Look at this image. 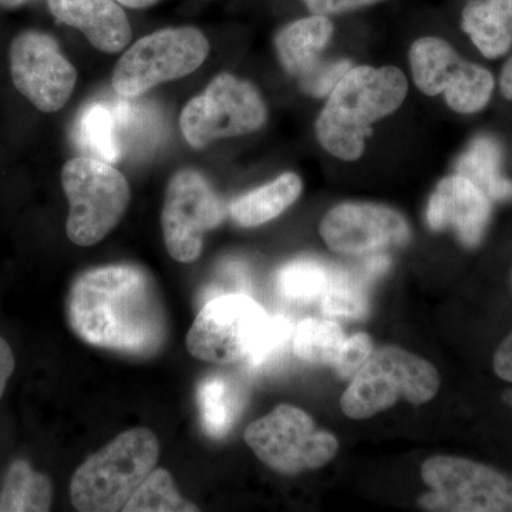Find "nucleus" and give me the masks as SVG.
Segmentation results:
<instances>
[{"label": "nucleus", "instance_id": "f257e3e1", "mask_svg": "<svg viewBox=\"0 0 512 512\" xmlns=\"http://www.w3.org/2000/svg\"><path fill=\"white\" fill-rule=\"evenodd\" d=\"M74 335L123 355H157L168 336L164 303L153 278L137 265L89 269L74 279L66 302Z\"/></svg>", "mask_w": 512, "mask_h": 512}, {"label": "nucleus", "instance_id": "f03ea898", "mask_svg": "<svg viewBox=\"0 0 512 512\" xmlns=\"http://www.w3.org/2000/svg\"><path fill=\"white\" fill-rule=\"evenodd\" d=\"M407 89L406 76L396 67H353L336 84L319 114V143L340 160H357L373 124L402 106Z\"/></svg>", "mask_w": 512, "mask_h": 512}, {"label": "nucleus", "instance_id": "7ed1b4c3", "mask_svg": "<svg viewBox=\"0 0 512 512\" xmlns=\"http://www.w3.org/2000/svg\"><path fill=\"white\" fill-rule=\"evenodd\" d=\"M160 444L153 431H124L77 468L70 497L77 511H123L148 474L157 466Z\"/></svg>", "mask_w": 512, "mask_h": 512}, {"label": "nucleus", "instance_id": "20e7f679", "mask_svg": "<svg viewBox=\"0 0 512 512\" xmlns=\"http://www.w3.org/2000/svg\"><path fill=\"white\" fill-rule=\"evenodd\" d=\"M440 375L423 357L399 346L373 350L340 397L349 419L363 420L390 409L400 399L424 404L436 397Z\"/></svg>", "mask_w": 512, "mask_h": 512}, {"label": "nucleus", "instance_id": "39448f33", "mask_svg": "<svg viewBox=\"0 0 512 512\" xmlns=\"http://www.w3.org/2000/svg\"><path fill=\"white\" fill-rule=\"evenodd\" d=\"M64 194L69 201L66 234L79 247L103 241L126 214L130 185L123 174L106 161L76 157L62 170Z\"/></svg>", "mask_w": 512, "mask_h": 512}, {"label": "nucleus", "instance_id": "423d86ee", "mask_svg": "<svg viewBox=\"0 0 512 512\" xmlns=\"http://www.w3.org/2000/svg\"><path fill=\"white\" fill-rule=\"evenodd\" d=\"M272 316L245 293H222L202 306L187 335L192 356L215 365L248 362L264 342Z\"/></svg>", "mask_w": 512, "mask_h": 512}, {"label": "nucleus", "instance_id": "0eeeda50", "mask_svg": "<svg viewBox=\"0 0 512 512\" xmlns=\"http://www.w3.org/2000/svg\"><path fill=\"white\" fill-rule=\"evenodd\" d=\"M244 439L265 466L288 476L318 470L339 451L332 433L318 429L308 413L291 404H279L249 424Z\"/></svg>", "mask_w": 512, "mask_h": 512}, {"label": "nucleus", "instance_id": "6e6552de", "mask_svg": "<svg viewBox=\"0 0 512 512\" xmlns=\"http://www.w3.org/2000/svg\"><path fill=\"white\" fill-rule=\"evenodd\" d=\"M430 488L419 505L433 512H512V476L470 458L434 456L421 466Z\"/></svg>", "mask_w": 512, "mask_h": 512}, {"label": "nucleus", "instance_id": "1a4fd4ad", "mask_svg": "<svg viewBox=\"0 0 512 512\" xmlns=\"http://www.w3.org/2000/svg\"><path fill=\"white\" fill-rule=\"evenodd\" d=\"M210 43L195 28L164 29L141 37L121 56L113 73L120 96L134 99L158 84L181 79L198 69Z\"/></svg>", "mask_w": 512, "mask_h": 512}, {"label": "nucleus", "instance_id": "9d476101", "mask_svg": "<svg viewBox=\"0 0 512 512\" xmlns=\"http://www.w3.org/2000/svg\"><path fill=\"white\" fill-rule=\"evenodd\" d=\"M265 120L266 107L258 90L224 73L215 77L204 93L188 101L180 127L190 146L204 148L220 138L254 133Z\"/></svg>", "mask_w": 512, "mask_h": 512}, {"label": "nucleus", "instance_id": "9b49d317", "mask_svg": "<svg viewBox=\"0 0 512 512\" xmlns=\"http://www.w3.org/2000/svg\"><path fill=\"white\" fill-rule=\"evenodd\" d=\"M414 82L427 96H446L461 114L478 113L494 92V77L480 64L466 62L439 37H423L410 49Z\"/></svg>", "mask_w": 512, "mask_h": 512}, {"label": "nucleus", "instance_id": "f8f14e48", "mask_svg": "<svg viewBox=\"0 0 512 512\" xmlns=\"http://www.w3.org/2000/svg\"><path fill=\"white\" fill-rule=\"evenodd\" d=\"M224 218V205L208 181L197 171H178L168 183L161 212L168 254L181 264L197 261L204 235Z\"/></svg>", "mask_w": 512, "mask_h": 512}, {"label": "nucleus", "instance_id": "ddd939ff", "mask_svg": "<svg viewBox=\"0 0 512 512\" xmlns=\"http://www.w3.org/2000/svg\"><path fill=\"white\" fill-rule=\"evenodd\" d=\"M10 74L18 92L43 113L66 106L76 86L77 72L52 36L26 30L9 49Z\"/></svg>", "mask_w": 512, "mask_h": 512}, {"label": "nucleus", "instance_id": "4468645a", "mask_svg": "<svg viewBox=\"0 0 512 512\" xmlns=\"http://www.w3.org/2000/svg\"><path fill=\"white\" fill-rule=\"evenodd\" d=\"M320 237L336 254L370 255L406 244L410 228L399 211L370 202H346L320 222Z\"/></svg>", "mask_w": 512, "mask_h": 512}, {"label": "nucleus", "instance_id": "2eb2a0df", "mask_svg": "<svg viewBox=\"0 0 512 512\" xmlns=\"http://www.w3.org/2000/svg\"><path fill=\"white\" fill-rule=\"evenodd\" d=\"M490 198L464 175L444 178L429 201L427 222L434 231L453 228L466 247H477L490 221Z\"/></svg>", "mask_w": 512, "mask_h": 512}, {"label": "nucleus", "instance_id": "dca6fc26", "mask_svg": "<svg viewBox=\"0 0 512 512\" xmlns=\"http://www.w3.org/2000/svg\"><path fill=\"white\" fill-rule=\"evenodd\" d=\"M47 3L59 22L82 30L101 52H120L130 42V22L116 0H47Z\"/></svg>", "mask_w": 512, "mask_h": 512}, {"label": "nucleus", "instance_id": "f3484780", "mask_svg": "<svg viewBox=\"0 0 512 512\" xmlns=\"http://www.w3.org/2000/svg\"><path fill=\"white\" fill-rule=\"evenodd\" d=\"M202 430L220 440L234 429L247 406V389L235 377L214 373L205 377L197 389Z\"/></svg>", "mask_w": 512, "mask_h": 512}, {"label": "nucleus", "instance_id": "a211bd4d", "mask_svg": "<svg viewBox=\"0 0 512 512\" xmlns=\"http://www.w3.org/2000/svg\"><path fill=\"white\" fill-rule=\"evenodd\" d=\"M463 29L488 59L512 46V0H471L463 10Z\"/></svg>", "mask_w": 512, "mask_h": 512}, {"label": "nucleus", "instance_id": "6ab92c4d", "mask_svg": "<svg viewBox=\"0 0 512 512\" xmlns=\"http://www.w3.org/2000/svg\"><path fill=\"white\" fill-rule=\"evenodd\" d=\"M333 25L326 16L313 15L296 20L276 36L279 60L286 72L301 77L318 62L319 53L332 37Z\"/></svg>", "mask_w": 512, "mask_h": 512}, {"label": "nucleus", "instance_id": "aec40b11", "mask_svg": "<svg viewBox=\"0 0 512 512\" xmlns=\"http://www.w3.org/2000/svg\"><path fill=\"white\" fill-rule=\"evenodd\" d=\"M301 192V178L293 173H285L271 183L232 201L229 205V214L241 227H259L275 220L282 212L288 210L298 201Z\"/></svg>", "mask_w": 512, "mask_h": 512}, {"label": "nucleus", "instance_id": "412c9836", "mask_svg": "<svg viewBox=\"0 0 512 512\" xmlns=\"http://www.w3.org/2000/svg\"><path fill=\"white\" fill-rule=\"evenodd\" d=\"M370 275L365 265L356 268H332L328 288L320 299V308L326 316L345 319H363L369 313Z\"/></svg>", "mask_w": 512, "mask_h": 512}, {"label": "nucleus", "instance_id": "4be33fe9", "mask_svg": "<svg viewBox=\"0 0 512 512\" xmlns=\"http://www.w3.org/2000/svg\"><path fill=\"white\" fill-rule=\"evenodd\" d=\"M52 501L53 485L46 474L37 473L26 460L10 466L0 493V511L45 512Z\"/></svg>", "mask_w": 512, "mask_h": 512}, {"label": "nucleus", "instance_id": "5701e85b", "mask_svg": "<svg viewBox=\"0 0 512 512\" xmlns=\"http://www.w3.org/2000/svg\"><path fill=\"white\" fill-rule=\"evenodd\" d=\"M457 174L473 181L488 198H512V183L501 173V150L494 138H476L458 160Z\"/></svg>", "mask_w": 512, "mask_h": 512}, {"label": "nucleus", "instance_id": "b1692460", "mask_svg": "<svg viewBox=\"0 0 512 512\" xmlns=\"http://www.w3.org/2000/svg\"><path fill=\"white\" fill-rule=\"evenodd\" d=\"M76 140L80 148L97 160L113 163L119 160L121 144L119 117L113 107L92 104L77 121Z\"/></svg>", "mask_w": 512, "mask_h": 512}, {"label": "nucleus", "instance_id": "393cba45", "mask_svg": "<svg viewBox=\"0 0 512 512\" xmlns=\"http://www.w3.org/2000/svg\"><path fill=\"white\" fill-rule=\"evenodd\" d=\"M345 332L332 320L303 319L293 329V352L313 365H332L345 345Z\"/></svg>", "mask_w": 512, "mask_h": 512}, {"label": "nucleus", "instance_id": "a878e982", "mask_svg": "<svg viewBox=\"0 0 512 512\" xmlns=\"http://www.w3.org/2000/svg\"><path fill=\"white\" fill-rule=\"evenodd\" d=\"M332 268L316 261L302 258L289 262L279 269L275 284L285 299L298 303L320 301L330 281Z\"/></svg>", "mask_w": 512, "mask_h": 512}, {"label": "nucleus", "instance_id": "bb28decb", "mask_svg": "<svg viewBox=\"0 0 512 512\" xmlns=\"http://www.w3.org/2000/svg\"><path fill=\"white\" fill-rule=\"evenodd\" d=\"M126 512H191L197 505L178 493L173 476L164 468H154L124 505Z\"/></svg>", "mask_w": 512, "mask_h": 512}, {"label": "nucleus", "instance_id": "cd10ccee", "mask_svg": "<svg viewBox=\"0 0 512 512\" xmlns=\"http://www.w3.org/2000/svg\"><path fill=\"white\" fill-rule=\"evenodd\" d=\"M352 69L349 60H335L313 64L308 72L303 73L301 79L302 89L315 97H325L332 93L336 84Z\"/></svg>", "mask_w": 512, "mask_h": 512}, {"label": "nucleus", "instance_id": "c85d7f7f", "mask_svg": "<svg viewBox=\"0 0 512 512\" xmlns=\"http://www.w3.org/2000/svg\"><path fill=\"white\" fill-rule=\"evenodd\" d=\"M293 335V326L291 320L285 316H272L271 326L266 333L264 342L261 343L258 350L249 357L248 365L251 369H261L269 362L284 352L289 339Z\"/></svg>", "mask_w": 512, "mask_h": 512}, {"label": "nucleus", "instance_id": "c756f323", "mask_svg": "<svg viewBox=\"0 0 512 512\" xmlns=\"http://www.w3.org/2000/svg\"><path fill=\"white\" fill-rule=\"evenodd\" d=\"M373 353V342L369 335L359 332L346 338L345 345L340 350L339 357L333 363L336 373L343 379H352L357 370L365 365Z\"/></svg>", "mask_w": 512, "mask_h": 512}, {"label": "nucleus", "instance_id": "7c9ffc66", "mask_svg": "<svg viewBox=\"0 0 512 512\" xmlns=\"http://www.w3.org/2000/svg\"><path fill=\"white\" fill-rule=\"evenodd\" d=\"M383 0H303L308 9L315 15H338V13L349 12L375 5Z\"/></svg>", "mask_w": 512, "mask_h": 512}, {"label": "nucleus", "instance_id": "2f4dec72", "mask_svg": "<svg viewBox=\"0 0 512 512\" xmlns=\"http://www.w3.org/2000/svg\"><path fill=\"white\" fill-rule=\"evenodd\" d=\"M493 366L495 375L512 383V333L495 352Z\"/></svg>", "mask_w": 512, "mask_h": 512}, {"label": "nucleus", "instance_id": "473e14b6", "mask_svg": "<svg viewBox=\"0 0 512 512\" xmlns=\"http://www.w3.org/2000/svg\"><path fill=\"white\" fill-rule=\"evenodd\" d=\"M15 365V355H13L12 348L0 336V399H2L3 393H5L10 376L13 375Z\"/></svg>", "mask_w": 512, "mask_h": 512}, {"label": "nucleus", "instance_id": "72a5a7b5", "mask_svg": "<svg viewBox=\"0 0 512 512\" xmlns=\"http://www.w3.org/2000/svg\"><path fill=\"white\" fill-rule=\"evenodd\" d=\"M501 94L507 100H512V57L505 63L500 79Z\"/></svg>", "mask_w": 512, "mask_h": 512}, {"label": "nucleus", "instance_id": "f704fd0d", "mask_svg": "<svg viewBox=\"0 0 512 512\" xmlns=\"http://www.w3.org/2000/svg\"><path fill=\"white\" fill-rule=\"evenodd\" d=\"M116 2L131 9H146L156 5L158 0H116Z\"/></svg>", "mask_w": 512, "mask_h": 512}, {"label": "nucleus", "instance_id": "c9c22d12", "mask_svg": "<svg viewBox=\"0 0 512 512\" xmlns=\"http://www.w3.org/2000/svg\"><path fill=\"white\" fill-rule=\"evenodd\" d=\"M32 0H0V6L5 9H16L28 5Z\"/></svg>", "mask_w": 512, "mask_h": 512}]
</instances>
